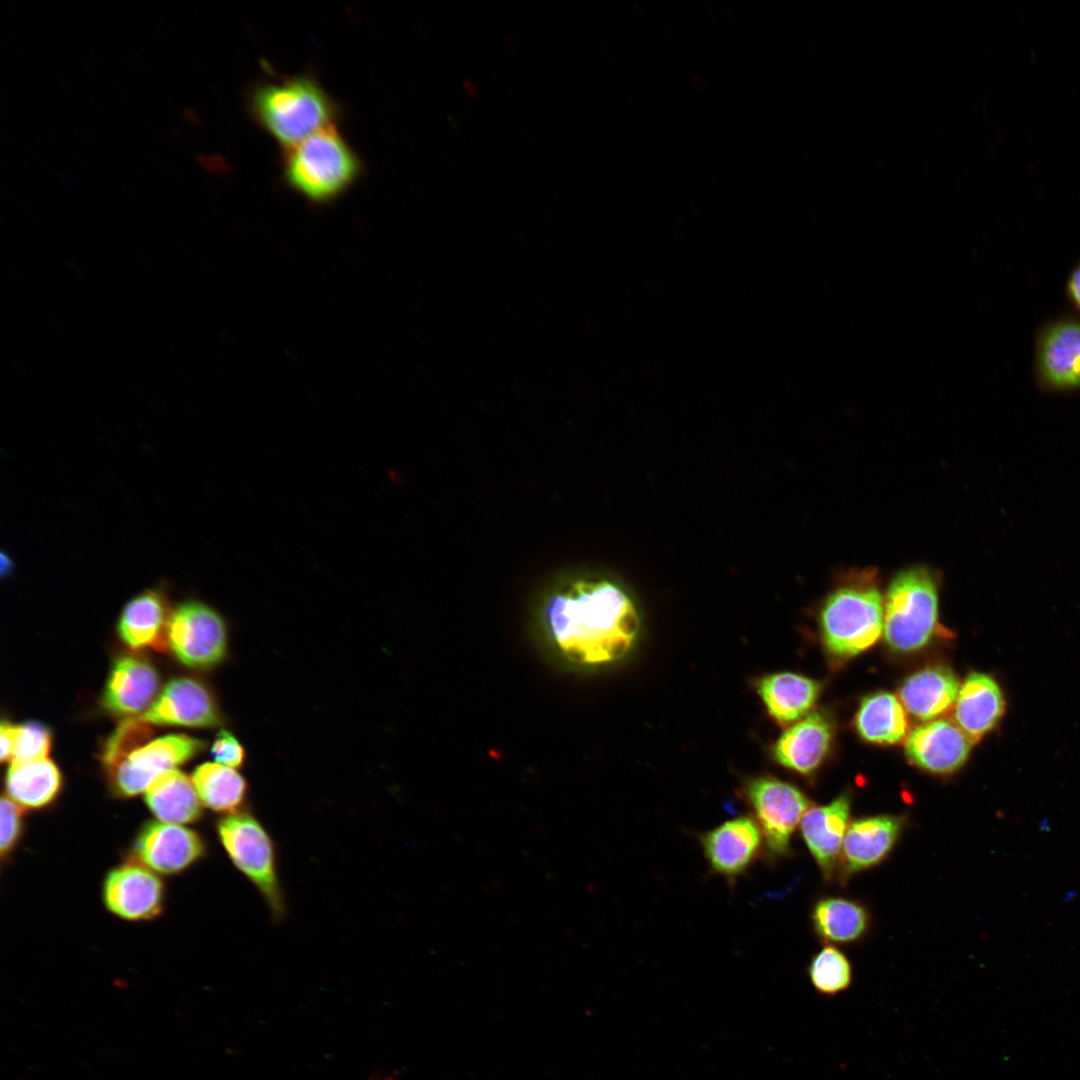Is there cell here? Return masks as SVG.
I'll return each mask as SVG.
<instances>
[{"label": "cell", "mask_w": 1080, "mask_h": 1080, "mask_svg": "<svg viewBox=\"0 0 1080 1080\" xmlns=\"http://www.w3.org/2000/svg\"><path fill=\"white\" fill-rule=\"evenodd\" d=\"M1065 294L1072 307L1080 313V260L1067 277Z\"/></svg>", "instance_id": "cell-34"}, {"label": "cell", "mask_w": 1080, "mask_h": 1080, "mask_svg": "<svg viewBox=\"0 0 1080 1080\" xmlns=\"http://www.w3.org/2000/svg\"><path fill=\"white\" fill-rule=\"evenodd\" d=\"M211 755L216 763L230 768H239L245 761V750L237 738L227 730H221L211 747Z\"/></svg>", "instance_id": "cell-33"}, {"label": "cell", "mask_w": 1080, "mask_h": 1080, "mask_svg": "<svg viewBox=\"0 0 1080 1080\" xmlns=\"http://www.w3.org/2000/svg\"><path fill=\"white\" fill-rule=\"evenodd\" d=\"M148 725V723L133 717L117 728L108 740L103 752V761L110 770H113L131 752L139 748L142 742L149 738L151 730Z\"/></svg>", "instance_id": "cell-30"}, {"label": "cell", "mask_w": 1080, "mask_h": 1080, "mask_svg": "<svg viewBox=\"0 0 1080 1080\" xmlns=\"http://www.w3.org/2000/svg\"><path fill=\"white\" fill-rule=\"evenodd\" d=\"M1034 376L1046 393L1080 390V318L1063 315L1046 322L1034 345Z\"/></svg>", "instance_id": "cell-9"}, {"label": "cell", "mask_w": 1080, "mask_h": 1080, "mask_svg": "<svg viewBox=\"0 0 1080 1080\" xmlns=\"http://www.w3.org/2000/svg\"><path fill=\"white\" fill-rule=\"evenodd\" d=\"M158 689L159 675L148 660L136 655H122L112 664L102 705L113 715L133 718L150 707Z\"/></svg>", "instance_id": "cell-18"}, {"label": "cell", "mask_w": 1080, "mask_h": 1080, "mask_svg": "<svg viewBox=\"0 0 1080 1080\" xmlns=\"http://www.w3.org/2000/svg\"><path fill=\"white\" fill-rule=\"evenodd\" d=\"M1005 711V699L998 683L988 674L973 672L960 686L954 704V722L978 742L999 722Z\"/></svg>", "instance_id": "cell-20"}, {"label": "cell", "mask_w": 1080, "mask_h": 1080, "mask_svg": "<svg viewBox=\"0 0 1080 1080\" xmlns=\"http://www.w3.org/2000/svg\"><path fill=\"white\" fill-rule=\"evenodd\" d=\"M905 825V817L897 815L868 816L851 821L840 857L841 879L846 880L880 864L893 850Z\"/></svg>", "instance_id": "cell-13"}, {"label": "cell", "mask_w": 1080, "mask_h": 1080, "mask_svg": "<svg viewBox=\"0 0 1080 1080\" xmlns=\"http://www.w3.org/2000/svg\"><path fill=\"white\" fill-rule=\"evenodd\" d=\"M704 856L714 873L733 880L746 872L764 848L753 817L729 819L700 836Z\"/></svg>", "instance_id": "cell-12"}, {"label": "cell", "mask_w": 1080, "mask_h": 1080, "mask_svg": "<svg viewBox=\"0 0 1080 1080\" xmlns=\"http://www.w3.org/2000/svg\"><path fill=\"white\" fill-rule=\"evenodd\" d=\"M756 689L769 715L779 724L787 725L807 715L821 685L802 675L782 672L762 677Z\"/></svg>", "instance_id": "cell-23"}, {"label": "cell", "mask_w": 1080, "mask_h": 1080, "mask_svg": "<svg viewBox=\"0 0 1080 1080\" xmlns=\"http://www.w3.org/2000/svg\"><path fill=\"white\" fill-rule=\"evenodd\" d=\"M204 746L203 741L184 734L154 739L111 770L114 787L126 797L144 792L156 778L196 756Z\"/></svg>", "instance_id": "cell-10"}, {"label": "cell", "mask_w": 1080, "mask_h": 1080, "mask_svg": "<svg viewBox=\"0 0 1080 1080\" xmlns=\"http://www.w3.org/2000/svg\"><path fill=\"white\" fill-rule=\"evenodd\" d=\"M361 161L335 126L320 130L288 149L284 160L287 184L306 199L326 203L345 192L359 177Z\"/></svg>", "instance_id": "cell-4"}, {"label": "cell", "mask_w": 1080, "mask_h": 1080, "mask_svg": "<svg viewBox=\"0 0 1080 1080\" xmlns=\"http://www.w3.org/2000/svg\"><path fill=\"white\" fill-rule=\"evenodd\" d=\"M170 615L164 594L158 589H147L123 607L117 625L118 634L133 649L164 648Z\"/></svg>", "instance_id": "cell-21"}, {"label": "cell", "mask_w": 1080, "mask_h": 1080, "mask_svg": "<svg viewBox=\"0 0 1080 1080\" xmlns=\"http://www.w3.org/2000/svg\"><path fill=\"white\" fill-rule=\"evenodd\" d=\"M856 728L866 741L879 744L900 742L906 735L908 721L904 706L892 694L879 692L861 702Z\"/></svg>", "instance_id": "cell-27"}, {"label": "cell", "mask_w": 1080, "mask_h": 1080, "mask_svg": "<svg viewBox=\"0 0 1080 1080\" xmlns=\"http://www.w3.org/2000/svg\"><path fill=\"white\" fill-rule=\"evenodd\" d=\"M938 618L937 582L923 566L900 571L884 599V638L895 651L912 652L932 638Z\"/></svg>", "instance_id": "cell-5"}, {"label": "cell", "mask_w": 1080, "mask_h": 1080, "mask_svg": "<svg viewBox=\"0 0 1080 1080\" xmlns=\"http://www.w3.org/2000/svg\"><path fill=\"white\" fill-rule=\"evenodd\" d=\"M167 644L186 666H215L223 660L227 651L225 622L208 604L197 600L185 601L170 615Z\"/></svg>", "instance_id": "cell-8"}, {"label": "cell", "mask_w": 1080, "mask_h": 1080, "mask_svg": "<svg viewBox=\"0 0 1080 1080\" xmlns=\"http://www.w3.org/2000/svg\"><path fill=\"white\" fill-rule=\"evenodd\" d=\"M15 731L16 725H13L8 721H2L0 727L2 762L11 760L15 739Z\"/></svg>", "instance_id": "cell-35"}, {"label": "cell", "mask_w": 1080, "mask_h": 1080, "mask_svg": "<svg viewBox=\"0 0 1080 1080\" xmlns=\"http://www.w3.org/2000/svg\"><path fill=\"white\" fill-rule=\"evenodd\" d=\"M217 834L234 866L263 897L272 917L282 919L286 904L278 876L276 850L263 824L250 812L238 811L218 822Z\"/></svg>", "instance_id": "cell-6"}, {"label": "cell", "mask_w": 1080, "mask_h": 1080, "mask_svg": "<svg viewBox=\"0 0 1080 1080\" xmlns=\"http://www.w3.org/2000/svg\"><path fill=\"white\" fill-rule=\"evenodd\" d=\"M851 799L843 793L829 804L810 806L804 813L801 835L823 878H833L840 865L842 846L850 825Z\"/></svg>", "instance_id": "cell-15"}, {"label": "cell", "mask_w": 1080, "mask_h": 1080, "mask_svg": "<svg viewBox=\"0 0 1080 1080\" xmlns=\"http://www.w3.org/2000/svg\"><path fill=\"white\" fill-rule=\"evenodd\" d=\"M742 794L761 831L768 856L776 859L789 855L792 836L810 807L806 795L794 785L768 775L747 780Z\"/></svg>", "instance_id": "cell-7"}, {"label": "cell", "mask_w": 1080, "mask_h": 1080, "mask_svg": "<svg viewBox=\"0 0 1080 1080\" xmlns=\"http://www.w3.org/2000/svg\"><path fill=\"white\" fill-rule=\"evenodd\" d=\"M959 689V681L948 667L934 665L911 675L901 686L899 698L910 714L929 721L955 704Z\"/></svg>", "instance_id": "cell-22"}, {"label": "cell", "mask_w": 1080, "mask_h": 1080, "mask_svg": "<svg viewBox=\"0 0 1080 1080\" xmlns=\"http://www.w3.org/2000/svg\"><path fill=\"white\" fill-rule=\"evenodd\" d=\"M145 801L159 821L168 824H187L199 819L201 800L192 778L172 769L158 778L145 791Z\"/></svg>", "instance_id": "cell-24"}, {"label": "cell", "mask_w": 1080, "mask_h": 1080, "mask_svg": "<svg viewBox=\"0 0 1080 1080\" xmlns=\"http://www.w3.org/2000/svg\"><path fill=\"white\" fill-rule=\"evenodd\" d=\"M62 776L49 759L11 762L5 786L7 796L22 808L37 809L50 804L59 793Z\"/></svg>", "instance_id": "cell-25"}, {"label": "cell", "mask_w": 1080, "mask_h": 1080, "mask_svg": "<svg viewBox=\"0 0 1080 1080\" xmlns=\"http://www.w3.org/2000/svg\"><path fill=\"white\" fill-rule=\"evenodd\" d=\"M546 628L561 652L579 664L618 660L631 648L639 616L628 595L604 579H579L545 601Z\"/></svg>", "instance_id": "cell-1"}, {"label": "cell", "mask_w": 1080, "mask_h": 1080, "mask_svg": "<svg viewBox=\"0 0 1080 1080\" xmlns=\"http://www.w3.org/2000/svg\"><path fill=\"white\" fill-rule=\"evenodd\" d=\"M183 119L192 126L199 124V119L196 112L190 107H184L182 110Z\"/></svg>", "instance_id": "cell-36"}, {"label": "cell", "mask_w": 1080, "mask_h": 1080, "mask_svg": "<svg viewBox=\"0 0 1080 1080\" xmlns=\"http://www.w3.org/2000/svg\"><path fill=\"white\" fill-rule=\"evenodd\" d=\"M23 810L9 796L1 798V856L9 854L19 839Z\"/></svg>", "instance_id": "cell-32"}, {"label": "cell", "mask_w": 1080, "mask_h": 1080, "mask_svg": "<svg viewBox=\"0 0 1080 1080\" xmlns=\"http://www.w3.org/2000/svg\"><path fill=\"white\" fill-rule=\"evenodd\" d=\"M816 935L829 944H848L861 939L870 925L867 909L844 897L819 899L811 913Z\"/></svg>", "instance_id": "cell-26"}, {"label": "cell", "mask_w": 1080, "mask_h": 1080, "mask_svg": "<svg viewBox=\"0 0 1080 1080\" xmlns=\"http://www.w3.org/2000/svg\"><path fill=\"white\" fill-rule=\"evenodd\" d=\"M972 744L955 722L939 719L913 729L906 739L905 751L916 766L945 775L955 772L966 762Z\"/></svg>", "instance_id": "cell-16"}, {"label": "cell", "mask_w": 1080, "mask_h": 1080, "mask_svg": "<svg viewBox=\"0 0 1080 1080\" xmlns=\"http://www.w3.org/2000/svg\"><path fill=\"white\" fill-rule=\"evenodd\" d=\"M249 104L257 122L286 150L334 126L338 114L333 99L308 75L259 84Z\"/></svg>", "instance_id": "cell-2"}, {"label": "cell", "mask_w": 1080, "mask_h": 1080, "mask_svg": "<svg viewBox=\"0 0 1080 1080\" xmlns=\"http://www.w3.org/2000/svg\"><path fill=\"white\" fill-rule=\"evenodd\" d=\"M808 977L816 992L824 996H835L850 987L853 978L852 965L838 948L825 946L811 959Z\"/></svg>", "instance_id": "cell-29"}, {"label": "cell", "mask_w": 1080, "mask_h": 1080, "mask_svg": "<svg viewBox=\"0 0 1080 1080\" xmlns=\"http://www.w3.org/2000/svg\"><path fill=\"white\" fill-rule=\"evenodd\" d=\"M830 720L812 712L786 729L772 748L775 760L802 775H810L827 754L831 739Z\"/></svg>", "instance_id": "cell-19"}, {"label": "cell", "mask_w": 1080, "mask_h": 1080, "mask_svg": "<svg viewBox=\"0 0 1080 1080\" xmlns=\"http://www.w3.org/2000/svg\"><path fill=\"white\" fill-rule=\"evenodd\" d=\"M136 718L148 724L202 728L216 727L222 722L211 691L201 681L189 677L167 683L150 707Z\"/></svg>", "instance_id": "cell-11"}, {"label": "cell", "mask_w": 1080, "mask_h": 1080, "mask_svg": "<svg viewBox=\"0 0 1080 1080\" xmlns=\"http://www.w3.org/2000/svg\"><path fill=\"white\" fill-rule=\"evenodd\" d=\"M103 897L106 907L123 919H151L162 910L163 884L148 867L125 863L107 875Z\"/></svg>", "instance_id": "cell-14"}, {"label": "cell", "mask_w": 1080, "mask_h": 1080, "mask_svg": "<svg viewBox=\"0 0 1080 1080\" xmlns=\"http://www.w3.org/2000/svg\"><path fill=\"white\" fill-rule=\"evenodd\" d=\"M192 780L201 802L213 811L238 812L247 795V782L234 768L207 762L198 766Z\"/></svg>", "instance_id": "cell-28"}, {"label": "cell", "mask_w": 1080, "mask_h": 1080, "mask_svg": "<svg viewBox=\"0 0 1080 1080\" xmlns=\"http://www.w3.org/2000/svg\"><path fill=\"white\" fill-rule=\"evenodd\" d=\"M137 857L154 871L164 874L180 872L205 854V844L199 834L186 827L164 822L143 826L135 841Z\"/></svg>", "instance_id": "cell-17"}, {"label": "cell", "mask_w": 1080, "mask_h": 1080, "mask_svg": "<svg viewBox=\"0 0 1080 1080\" xmlns=\"http://www.w3.org/2000/svg\"><path fill=\"white\" fill-rule=\"evenodd\" d=\"M823 641L839 658L871 647L884 629V601L874 568L851 569L827 597L820 614Z\"/></svg>", "instance_id": "cell-3"}, {"label": "cell", "mask_w": 1080, "mask_h": 1080, "mask_svg": "<svg viewBox=\"0 0 1080 1080\" xmlns=\"http://www.w3.org/2000/svg\"><path fill=\"white\" fill-rule=\"evenodd\" d=\"M51 747V733L39 722L16 726L11 762H26L47 758Z\"/></svg>", "instance_id": "cell-31"}]
</instances>
